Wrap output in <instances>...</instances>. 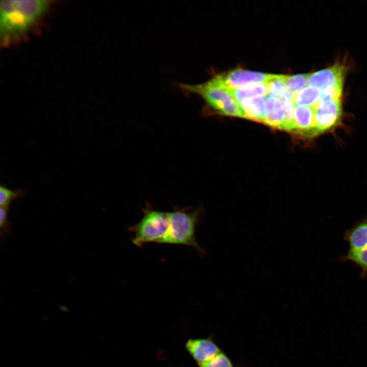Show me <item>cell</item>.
<instances>
[{
    "label": "cell",
    "instance_id": "1",
    "mask_svg": "<svg viewBox=\"0 0 367 367\" xmlns=\"http://www.w3.org/2000/svg\"><path fill=\"white\" fill-rule=\"evenodd\" d=\"M50 5L44 0H3L0 2L1 45L8 46L25 38Z\"/></svg>",
    "mask_w": 367,
    "mask_h": 367
},
{
    "label": "cell",
    "instance_id": "2",
    "mask_svg": "<svg viewBox=\"0 0 367 367\" xmlns=\"http://www.w3.org/2000/svg\"><path fill=\"white\" fill-rule=\"evenodd\" d=\"M201 211L200 208H176L167 213L169 229L162 244L183 245L193 247L204 254L205 251L197 242L195 230Z\"/></svg>",
    "mask_w": 367,
    "mask_h": 367
},
{
    "label": "cell",
    "instance_id": "3",
    "mask_svg": "<svg viewBox=\"0 0 367 367\" xmlns=\"http://www.w3.org/2000/svg\"><path fill=\"white\" fill-rule=\"evenodd\" d=\"M143 211L140 221L128 228L134 234L133 243L139 247L150 242L162 244L169 229L167 213L155 210L148 205Z\"/></svg>",
    "mask_w": 367,
    "mask_h": 367
},
{
    "label": "cell",
    "instance_id": "4",
    "mask_svg": "<svg viewBox=\"0 0 367 367\" xmlns=\"http://www.w3.org/2000/svg\"><path fill=\"white\" fill-rule=\"evenodd\" d=\"M275 74L237 68L216 74L214 78L220 85L228 90L249 85L267 83Z\"/></svg>",
    "mask_w": 367,
    "mask_h": 367
},
{
    "label": "cell",
    "instance_id": "5",
    "mask_svg": "<svg viewBox=\"0 0 367 367\" xmlns=\"http://www.w3.org/2000/svg\"><path fill=\"white\" fill-rule=\"evenodd\" d=\"M314 108V127L317 134L329 130L339 122L342 114L340 100L319 101Z\"/></svg>",
    "mask_w": 367,
    "mask_h": 367
},
{
    "label": "cell",
    "instance_id": "6",
    "mask_svg": "<svg viewBox=\"0 0 367 367\" xmlns=\"http://www.w3.org/2000/svg\"><path fill=\"white\" fill-rule=\"evenodd\" d=\"M346 69L340 64L309 74L308 85L323 92L334 86L343 85Z\"/></svg>",
    "mask_w": 367,
    "mask_h": 367
},
{
    "label": "cell",
    "instance_id": "7",
    "mask_svg": "<svg viewBox=\"0 0 367 367\" xmlns=\"http://www.w3.org/2000/svg\"><path fill=\"white\" fill-rule=\"evenodd\" d=\"M185 347L198 364L213 358L222 352L212 338L189 339Z\"/></svg>",
    "mask_w": 367,
    "mask_h": 367
},
{
    "label": "cell",
    "instance_id": "8",
    "mask_svg": "<svg viewBox=\"0 0 367 367\" xmlns=\"http://www.w3.org/2000/svg\"><path fill=\"white\" fill-rule=\"evenodd\" d=\"M314 110L311 107H295L292 132L307 137L317 135L314 127Z\"/></svg>",
    "mask_w": 367,
    "mask_h": 367
},
{
    "label": "cell",
    "instance_id": "9",
    "mask_svg": "<svg viewBox=\"0 0 367 367\" xmlns=\"http://www.w3.org/2000/svg\"><path fill=\"white\" fill-rule=\"evenodd\" d=\"M284 118V108L279 98L265 97L264 117L262 122L281 129Z\"/></svg>",
    "mask_w": 367,
    "mask_h": 367
},
{
    "label": "cell",
    "instance_id": "10",
    "mask_svg": "<svg viewBox=\"0 0 367 367\" xmlns=\"http://www.w3.org/2000/svg\"><path fill=\"white\" fill-rule=\"evenodd\" d=\"M349 251H358L367 247V218L348 230L344 235Z\"/></svg>",
    "mask_w": 367,
    "mask_h": 367
},
{
    "label": "cell",
    "instance_id": "11",
    "mask_svg": "<svg viewBox=\"0 0 367 367\" xmlns=\"http://www.w3.org/2000/svg\"><path fill=\"white\" fill-rule=\"evenodd\" d=\"M267 89V83H261L229 89L228 91L234 99L240 103L247 99L266 97Z\"/></svg>",
    "mask_w": 367,
    "mask_h": 367
},
{
    "label": "cell",
    "instance_id": "12",
    "mask_svg": "<svg viewBox=\"0 0 367 367\" xmlns=\"http://www.w3.org/2000/svg\"><path fill=\"white\" fill-rule=\"evenodd\" d=\"M264 97H258L243 100L239 104L243 110L245 118L263 122L265 111Z\"/></svg>",
    "mask_w": 367,
    "mask_h": 367
},
{
    "label": "cell",
    "instance_id": "13",
    "mask_svg": "<svg viewBox=\"0 0 367 367\" xmlns=\"http://www.w3.org/2000/svg\"><path fill=\"white\" fill-rule=\"evenodd\" d=\"M320 92L315 88L307 86L293 96L295 107H314L320 100Z\"/></svg>",
    "mask_w": 367,
    "mask_h": 367
},
{
    "label": "cell",
    "instance_id": "14",
    "mask_svg": "<svg viewBox=\"0 0 367 367\" xmlns=\"http://www.w3.org/2000/svg\"><path fill=\"white\" fill-rule=\"evenodd\" d=\"M309 74H298L287 76L285 81V89L293 96L306 87Z\"/></svg>",
    "mask_w": 367,
    "mask_h": 367
},
{
    "label": "cell",
    "instance_id": "15",
    "mask_svg": "<svg viewBox=\"0 0 367 367\" xmlns=\"http://www.w3.org/2000/svg\"><path fill=\"white\" fill-rule=\"evenodd\" d=\"M343 261H350L357 265L361 269L362 277L367 275V247L358 251H349L343 256Z\"/></svg>",
    "mask_w": 367,
    "mask_h": 367
},
{
    "label": "cell",
    "instance_id": "16",
    "mask_svg": "<svg viewBox=\"0 0 367 367\" xmlns=\"http://www.w3.org/2000/svg\"><path fill=\"white\" fill-rule=\"evenodd\" d=\"M287 75L275 74L267 83L266 97L279 98L285 90V81Z\"/></svg>",
    "mask_w": 367,
    "mask_h": 367
},
{
    "label": "cell",
    "instance_id": "17",
    "mask_svg": "<svg viewBox=\"0 0 367 367\" xmlns=\"http://www.w3.org/2000/svg\"><path fill=\"white\" fill-rule=\"evenodd\" d=\"M25 195L24 190L21 189L11 190L6 187L0 186L1 207L8 209L12 201Z\"/></svg>",
    "mask_w": 367,
    "mask_h": 367
},
{
    "label": "cell",
    "instance_id": "18",
    "mask_svg": "<svg viewBox=\"0 0 367 367\" xmlns=\"http://www.w3.org/2000/svg\"><path fill=\"white\" fill-rule=\"evenodd\" d=\"M198 364L199 367H234L229 357L222 351L213 358Z\"/></svg>",
    "mask_w": 367,
    "mask_h": 367
},
{
    "label": "cell",
    "instance_id": "19",
    "mask_svg": "<svg viewBox=\"0 0 367 367\" xmlns=\"http://www.w3.org/2000/svg\"><path fill=\"white\" fill-rule=\"evenodd\" d=\"M8 209L2 207H1L0 208V228L1 235H2L3 233L5 235L9 231V223L7 220Z\"/></svg>",
    "mask_w": 367,
    "mask_h": 367
}]
</instances>
